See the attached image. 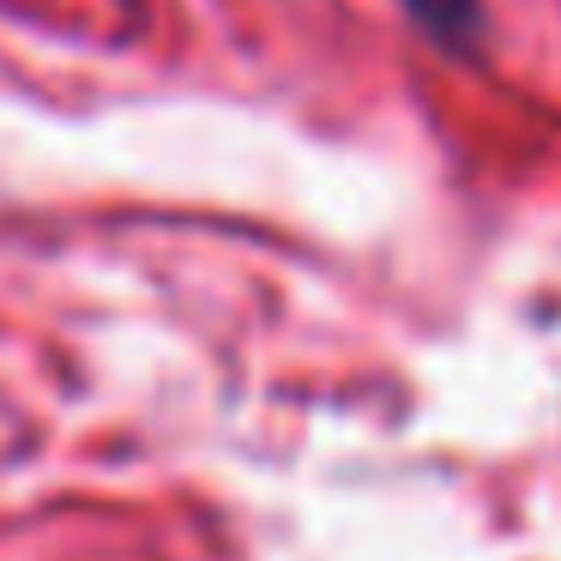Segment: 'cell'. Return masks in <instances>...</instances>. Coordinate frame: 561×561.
I'll list each match as a JSON object with an SVG mask.
<instances>
[{
	"label": "cell",
	"mask_w": 561,
	"mask_h": 561,
	"mask_svg": "<svg viewBox=\"0 0 561 561\" xmlns=\"http://www.w3.org/2000/svg\"><path fill=\"white\" fill-rule=\"evenodd\" d=\"M440 55H477L489 43V0H392Z\"/></svg>",
	"instance_id": "1"
}]
</instances>
